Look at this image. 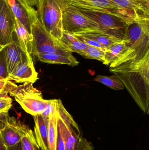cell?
<instances>
[{"instance_id":"obj_7","label":"cell","mask_w":149,"mask_h":150,"mask_svg":"<svg viewBox=\"0 0 149 150\" xmlns=\"http://www.w3.org/2000/svg\"><path fill=\"white\" fill-rule=\"evenodd\" d=\"M62 27L63 32L73 33L99 28V25L84 15L78 8L70 4L62 14Z\"/></svg>"},{"instance_id":"obj_30","label":"cell","mask_w":149,"mask_h":150,"mask_svg":"<svg viewBox=\"0 0 149 150\" xmlns=\"http://www.w3.org/2000/svg\"><path fill=\"white\" fill-rule=\"evenodd\" d=\"M78 150H94V149L90 142L81 136L78 141Z\"/></svg>"},{"instance_id":"obj_11","label":"cell","mask_w":149,"mask_h":150,"mask_svg":"<svg viewBox=\"0 0 149 150\" xmlns=\"http://www.w3.org/2000/svg\"><path fill=\"white\" fill-rule=\"evenodd\" d=\"M8 75L20 64L27 61L28 58L22 50L15 33L10 42L3 47Z\"/></svg>"},{"instance_id":"obj_17","label":"cell","mask_w":149,"mask_h":150,"mask_svg":"<svg viewBox=\"0 0 149 150\" xmlns=\"http://www.w3.org/2000/svg\"><path fill=\"white\" fill-rule=\"evenodd\" d=\"M35 126L34 135L37 143L41 150H49L48 141V124L41 115L33 116Z\"/></svg>"},{"instance_id":"obj_3","label":"cell","mask_w":149,"mask_h":150,"mask_svg":"<svg viewBox=\"0 0 149 150\" xmlns=\"http://www.w3.org/2000/svg\"><path fill=\"white\" fill-rule=\"evenodd\" d=\"M70 0H38L37 13L39 21L52 37L60 40L63 35L62 14Z\"/></svg>"},{"instance_id":"obj_27","label":"cell","mask_w":149,"mask_h":150,"mask_svg":"<svg viewBox=\"0 0 149 150\" xmlns=\"http://www.w3.org/2000/svg\"><path fill=\"white\" fill-rule=\"evenodd\" d=\"M15 84L14 82L9 80L8 77H0V94L3 93H8Z\"/></svg>"},{"instance_id":"obj_12","label":"cell","mask_w":149,"mask_h":150,"mask_svg":"<svg viewBox=\"0 0 149 150\" xmlns=\"http://www.w3.org/2000/svg\"><path fill=\"white\" fill-rule=\"evenodd\" d=\"M71 34L94 40L103 45L106 48L113 44L121 42L123 40V37L121 35L104 30L99 28L86 30Z\"/></svg>"},{"instance_id":"obj_9","label":"cell","mask_w":149,"mask_h":150,"mask_svg":"<svg viewBox=\"0 0 149 150\" xmlns=\"http://www.w3.org/2000/svg\"><path fill=\"white\" fill-rule=\"evenodd\" d=\"M79 9L84 15L97 23L100 29L124 36L127 24L121 18L107 13Z\"/></svg>"},{"instance_id":"obj_31","label":"cell","mask_w":149,"mask_h":150,"mask_svg":"<svg viewBox=\"0 0 149 150\" xmlns=\"http://www.w3.org/2000/svg\"><path fill=\"white\" fill-rule=\"evenodd\" d=\"M73 36L75 38H77L78 40L81 41V42H83V43L88 45L97 47H101V48H106V47L104 46H103V45H101V44L99 43L98 41L94 40L87 38H85V37H82V36H76V35H73Z\"/></svg>"},{"instance_id":"obj_25","label":"cell","mask_w":149,"mask_h":150,"mask_svg":"<svg viewBox=\"0 0 149 150\" xmlns=\"http://www.w3.org/2000/svg\"><path fill=\"white\" fill-rule=\"evenodd\" d=\"M105 49L106 48L89 46L80 55L86 59L97 60L103 63L105 58Z\"/></svg>"},{"instance_id":"obj_18","label":"cell","mask_w":149,"mask_h":150,"mask_svg":"<svg viewBox=\"0 0 149 150\" xmlns=\"http://www.w3.org/2000/svg\"><path fill=\"white\" fill-rule=\"evenodd\" d=\"M8 93L10 96L15 97V100L32 97H43L41 92L35 88L32 83H23L19 86L15 84Z\"/></svg>"},{"instance_id":"obj_36","label":"cell","mask_w":149,"mask_h":150,"mask_svg":"<svg viewBox=\"0 0 149 150\" xmlns=\"http://www.w3.org/2000/svg\"><path fill=\"white\" fill-rule=\"evenodd\" d=\"M0 150H7V148L4 145L2 139L0 134Z\"/></svg>"},{"instance_id":"obj_21","label":"cell","mask_w":149,"mask_h":150,"mask_svg":"<svg viewBox=\"0 0 149 150\" xmlns=\"http://www.w3.org/2000/svg\"><path fill=\"white\" fill-rule=\"evenodd\" d=\"M120 7L134 11L138 17L149 18V5L138 3L131 0H111Z\"/></svg>"},{"instance_id":"obj_8","label":"cell","mask_w":149,"mask_h":150,"mask_svg":"<svg viewBox=\"0 0 149 150\" xmlns=\"http://www.w3.org/2000/svg\"><path fill=\"white\" fill-rule=\"evenodd\" d=\"M14 16L32 35V25L38 19L36 10L22 0H6Z\"/></svg>"},{"instance_id":"obj_19","label":"cell","mask_w":149,"mask_h":150,"mask_svg":"<svg viewBox=\"0 0 149 150\" xmlns=\"http://www.w3.org/2000/svg\"><path fill=\"white\" fill-rule=\"evenodd\" d=\"M126 43L122 40L115 43L105 49V58L103 64L109 66L121 58L128 50Z\"/></svg>"},{"instance_id":"obj_37","label":"cell","mask_w":149,"mask_h":150,"mask_svg":"<svg viewBox=\"0 0 149 150\" xmlns=\"http://www.w3.org/2000/svg\"><path fill=\"white\" fill-rule=\"evenodd\" d=\"M8 96V93H3L0 94V99L6 98Z\"/></svg>"},{"instance_id":"obj_33","label":"cell","mask_w":149,"mask_h":150,"mask_svg":"<svg viewBox=\"0 0 149 150\" xmlns=\"http://www.w3.org/2000/svg\"><path fill=\"white\" fill-rule=\"evenodd\" d=\"M7 148V150H22L21 142L12 147Z\"/></svg>"},{"instance_id":"obj_14","label":"cell","mask_w":149,"mask_h":150,"mask_svg":"<svg viewBox=\"0 0 149 150\" xmlns=\"http://www.w3.org/2000/svg\"><path fill=\"white\" fill-rule=\"evenodd\" d=\"M14 23L15 33L21 48L29 59H33L31 56L33 47L32 35L29 33L26 28L15 17Z\"/></svg>"},{"instance_id":"obj_32","label":"cell","mask_w":149,"mask_h":150,"mask_svg":"<svg viewBox=\"0 0 149 150\" xmlns=\"http://www.w3.org/2000/svg\"><path fill=\"white\" fill-rule=\"evenodd\" d=\"M57 131V138L56 150H66L64 142L62 135L58 128Z\"/></svg>"},{"instance_id":"obj_4","label":"cell","mask_w":149,"mask_h":150,"mask_svg":"<svg viewBox=\"0 0 149 150\" xmlns=\"http://www.w3.org/2000/svg\"><path fill=\"white\" fill-rule=\"evenodd\" d=\"M70 2L81 10L115 16L122 19L127 25L136 20L144 19L138 17L134 11L118 6L111 0H70Z\"/></svg>"},{"instance_id":"obj_20","label":"cell","mask_w":149,"mask_h":150,"mask_svg":"<svg viewBox=\"0 0 149 150\" xmlns=\"http://www.w3.org/2000/svg\"><path fill=\"white\" fill-rule=\"evenodd\" d=\"M60 41L68 52H76L79 54L89 46L78 40L71 33L65 32H63Z\"/></svg>"},{"instance_id":"obj_15","label":"cell","mask_w":149,"mask_h":150,"mask_svg":"<svg viewBox=\"0 0 149 150\" xmlns=\"http://www.w3.org/2000/svg\"><path fill=\"white\" fill-rule=\"evenodd\" d=\"M15 100L26 112L35 116L44 112L51 100H45L43 97H32Z\"/></svg>"},{"instance_id":"obj_13","label":"cell","mask_w":149,"mask_h":150,"mask_svg":"<svg viewBox=\"0 0 149 150\" xmlns=\"http://www.w3.org/2000/svg\"><path fill=\"white\" fill-rule=\"evenodd\" d=\"M8 77L11 81L21 83H34L38 79L33 61L29 59L24 63H20Z\"/></svg>"},{"instance_id":"obj_24","label":"cell","mask_w":149,"mask_h":150,"mask_svg":"<svg viewBox=\"0 0 149 150\" xmlns=\"http://www.w3.org/2000/svg\"><path fill=\"white\" fill-rule=\"evenodd\" d=\"M94 81L101 83L115 90H123L125 88L121 81L115 75L109 76L99 75L94 79Z\"/></svg>"},{"instance_id":"obj_26","label":"cell","mask_w":149,"mask_h":150,"mask_svg":"<svg viewBox=\"0 0 149 150\" xmlns=\"http://www.w3.org/2000/svg\"><path fill=\"white\" fill-rule=\"evenodd\" d=\"M21 144L22 150L40 149L36 141L34 132L30 128L22 138Z\"/></svg>"},{"instance_id":"obj_16","label":"cell","mask_w":149,"mask_h":150,"mask_svg":"<svg viewBox=\"0 0 149 150\" xmlns=\"http://www.w3.org/2000/svg\"><path fill=\"white\" fill-rule=\"evenodd\" d=\"M36 56L41 62L48 64L67 65L72 67L78 66L79 64L71 53L42 54Z\"/></svg>"},{"instance_id":"obj_23","label":"cell","mask_w":149,"mask_h":150,"mask_svg":"<svg viewBox=\"0 0 149 150\" xmlns=\"http://www.w3.org/2000/svg\"><path fill=\"white\" fill-rule=\"evenodd\" d=\"M57 112L56 111L49 117L48 124V141L49 150H56L57 138Z\"/></svg>"},{"instance_id":"obj_34","label":"cell","mask_w":149,"mask_h":150,"mask_svg":"<svg viewBox=\"0 0 149 150\" xmlns=\"http://www.w3.org/2000/svg\"><path fill=\"white\" fill-rule=\"evenodd\" d=\"M24 2L31 7L36 6L38 0H22Z\"/></svg>"},{"instance_id":"obj_2","label":"cell","mask_w":149,"mask_h":150,"mask_svg":"<svg viewBox=\"0 0 149 150\" xmlns=\"http://www.w3.org/2000/svg\"><path fill=\"white\" fill-rule=\"evenodd\" d=\"M122 40L129 49L118 63L143 58L149 54V19L136 20L127 24Z\"/></svg>"},{"instance_id":"obj_22","label":"cell","mask_w":149,"mask_h":150,"mask_svg":"<svg viewBox=\"0 0 149 150\" xmlns=\"http://www.w3.org/2000/svg\"><path fill=\"white\" fill-rule=\"evenodd\" d=\"M57 111L58 114L65 125L71 129L77 138L81 137L79 128L72 116L66 111L60 100H57Z\"/></svg>"},{"instance_id":"obj_28","label":"cell","mask_w":149,"mask_h":150,"mask_svg":"<svg viewBox=\"0 0 149 150\" xmlns=\"http://www.w3.org/2000/svg\"><path fill=\"white\" fill-rule=\"evenodd\" d=\"M8 76L5 53L3 47H0V77Z\"/></svg>"},{"instance_id":"obj_5","label":"cell","mask_w":149,"mask_h":150,"mask_svg":"<svg viewBox=\"0 0 149 150\" xmlns=\"http://www.w3.org/2000/svg\"><path fill=\"white\" fill-rule=\"evenodd\" d=\"M33 47L32 54L45 53L66 54L68 52L60 40L52 37L45 30L39 19L32 25Z\"/></svg>"},{"instance_id":"obj_10","label":"cell","mask_w":149,"mask_h":150,"mask_svg":"<svg viewBox=\"0 0 149 150\" xmlns=\"http://www.w3.org/2000/svg\"><path fill=\"white\" fill-rule=\"evenodd\" d=\"M14 33V16L6 0H3L0 4V47L8 44Z\"/></svg>"},{"instance_id":"obj_1","label":"cell","mask_w":149,"mask_h":150,"mask_svg":"<svg viewBox=\"0 0 149 150\" xmlns=\"http://www.w3.org/2000/svg\"><path fill=\"white\" fill-rule=\"evenodd\" d=\"M109 68L142 112L149 115V53Z\"/></svg>"},{"instance_id":"obj_35","label":"cell","mask_w":149,"mask_h":150,"mask_svg":"<svg viewBox=\"0 0 149 150\" xmlns=\"http://www.w3.org/2000/svg\"><path fill=\"white\" fill-rule=\"evenodd\" d=\"M131 1L135 2L138 3L149 5V0H131Z\"/></svg>"},{"instance_id":"obj_38","label":"cell","mask_w":149,"mask_h":150,"mask_svg":"<svg viewBox=\"0 0 149 150\" xmlns=\"http://www.w3.org/2000/svg\"><path fill=\"white\" fill-rule=\"evenodd\" d=\"M3 1V0H0V4H1V2Z\"/></svg>"},{"instance_id":"obj_29","label":"cell","mask_w":149,"mask_h":150,"mask_svg":"<svg viewBox=\"0 0 149 150\" xmlns=\"http://www.w3.org/2000/svg\"><path fill=\"white\" fill-rule=\"evenodd\" d=\"M12 106V100L8 96L0 99V114L8 112Z\"/></svg>"},{"instance_id":"obj_6","label":"cell","mask_w":149,"mask_h":150,"mask_svg":"<svg viewBox=\"0 0 149 150\" xmlns=\"http://www.w3.org/2000/svg\"><path fill=\"white\" fill-rule=\"evenodd\" d=\"M29 128L10 117L8 112L0 114V134L6 148L12 147L21 142L22 138Z\"/></svg>"}]
</instances>
